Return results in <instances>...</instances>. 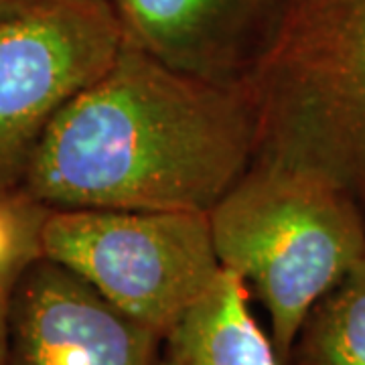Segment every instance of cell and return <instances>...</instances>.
Returning a JSON list of instances; mask_svg holds the SVG:
<instances>
[{
    "mask_svg": "<svg viewBox=\"0 0 365 365\" xmlns=\"http://www.w3.org/2000/svg\"><path fill=\"white\" fill-rule=\"evenodd\" d=\"M256 153L248 86L185 73L124 37L49 124L23 189L51 209L209 213Z\"/></svg>",
    "mask_w": 365,
    "mask_h": 365,
    "instance_id": "cell-1",
    "label": "cell"
},
{
    "mask_svg": "<svg viewBox=\"0 0 365 365\" xmlns=\"http://www.w3.org/2000/svg\"><path fill=\"white\" fill-rule=\"evenodd\" d=\"M207 217L222 268L266 311L284 365L307 314L365 256L361 209L323 173L258 153Z\"/></svg>",
    "mask_w": 365,
    "mask_h": 365,
    "instance_id": "cell-2",
    "label": "cell"
},
{
    "mask_svg": "<svg viewBox=\"0 0 365 365\" xmlns=\"http://www.w3.org/2000/svg\"><path fill=\"white\" fill-rule=\"evenodd\" d=\"M248 90L258 153L327 175L365 217V0H284Z\"/></svg>",
    "mask_w": 365,
    "mask_h": 365,
    "instance_id": "cell-3",
    "label": "cell"
},
{
    "mask_svg": "<svg viewBox=\"0 0 365 365\" xmlns=\"http://www.w3.org/2000/svg\"><path fill=\"white\" fill-rule=\"evenodd\" d=\"M41 250L163 337L223 270L201 211L51 209Z\"/></svg>",
    "mask_w": 365,
    "mask_h": 365,
    "instance_id": "cell-4",
    "label": "cell"
},
{
    "mask_svg": "<svg viewBox=\"0 0 365 365\" xmlns=\"http://www.w3.org/2000/svg\"><path fill=\"white\" fill-rule=\"evenodd\" d=\"M122 39L110 0H33L0 16V189L23 187L49 124Z\"/></svg>",
    "mask_w": 365,
    "mask_h": 365,
    "instance_id": "cell-5",
    "label": "cell"
},
{
    "mask_svg": "<svg viewBox=\"0 0 365 365\" xmlns=\"http://www.w3.org/2000/svg\"><path fill=\"white\" fill-rule=\"evenodd\" d=\"M160 343L81 276L41 256L14 294L6 365H157Z\"/></svg>",
    "mask_w": 365,
    "mask_h": 365,
    "instance_id": "cell-6",
    "label": "cell"
},
{
    "mask_svg": "<svg viewBox=\"0 0 365 365\" xmlns=\"http://www.w3.org/2000/svg\"><path fill=\"white\" fill-rule=\"evenodd\" d=\"M126 39L163 63L223 86H248L284 0H110Z\"/></svg>",
    "mask_w": 365,
    "mask_h": 365,
    "instance_id": "cell-7",
    "label": "cell"
},
{
    "mask_svg": "<svg viewBox=\"0 0 365 365\" xmlns=\"http://www.w3.org/2000/svg\"><path fill=\"white\" fill-rule=\"evenodd\" d=\"M250 300L246 282L223 268L163 337L157 365H282Z\"/></svg>",
    "mask_w": 365,
    "mask_h": 365,
    "instance_id": "cell-8",
    "label": "cell"
},
{
    "mask_svg": "<svg viewBox=\"0 0 365 365\" xmlns=\"http://www.w3.org/2000/svg\"><path fill=\"white\" fill-rule=\"evenodd\" d=\"M284 365H365V256L307 314Z\"/></svg>",
    "mask_w": 365,
    "mask_h": 365,
    "instance_id": "cell-9",
    "label": "cell"
},
{
    "mask_svg": "<svg viewBox=\"0 0 365 365\" xmlns=\"http://www.w3.org/2000/svg\"><path fill=\"white\" fill-rule=\"evenodd\" d=\"M49 211L23 187L0 189V365H6L14 294L26 268L43 256L41 230Z\"/></svg>",
    "mask_w": 365,
    "mask_h": 365,
    "instance_id": "cell-10",
    "label": "cell"
},
{
    "mask_svg": "<svg viewBox=\"0 0 365 365\" xmlns=\"http://www.w3.org/2000/svg\"><path fill=\"white\" fill-rule=\"evenodd\" d=\"M31 2L33 0H0V16L16 13V11L25 9L26 4H31Z\"/></svg>",
    "mask_w": 365,
    "mask_h": 365,
    "instance_id": "cell-11",
    "label": "cell"
}]
</instances>
